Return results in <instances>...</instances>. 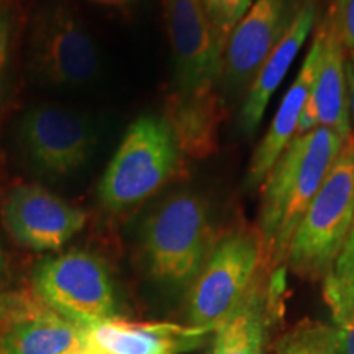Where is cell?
<instances>
[{
    "mask_svg": "<svg viewBox=\"0 0 354 354\" xmlns=\"http://www.w3.org/2000/svg\"><path fill=\"white\" fill-rule=\"evenodd\" d=\"M343 143L338 133L325 127L297 135L261 183L254 228L271 269L286 268L292 238Z\"/></svg>",
    "mask_w": 354,
    "mask_h": 354,
    "instance_id": "6da1fadb",
    "label": "cell"
},
{
    "mask_svg": "<svg viewBox=\"0 0 354 354\" xmlns=\"http://www.w3.org/2000/svg\"><path fill=\"white\" fill-rule=\"evenodd\" d=\"M221 233L205 197L180 190L146 216L140 254L146 276L166 294H187Z\"/></svg>",
    "mask_w": 354,
    "mask_h": 354,
    "instance_id": "7a4b0ae2",
    "label": "cell"
},
{
    "mask_svg": "<svg viewBox=\"0 0 354 354\" xmlns=\"http://www.w3.org/2000/svg\"><path fill=\"white\" fill-rule=\"evenodd\" d=\"M354 221V135L344 141L333 166L292 238L286 269L310 282L333 271Z\"/></svg>",
    "mask_w": 354,
    "mask_h": 354,
    "instance_id": "3957f363",
    "label": "cell"
},
{
    "mask_svg": "<svg viewBox=\"0 0 354 354\" xmlns=\"http://www.w3.org/2000/svg\"><path fill=\"white\" fill-rule=\"evenodd\" d=\"M179 146L162 117L143 115L128 127L97 189L112 214L130 210L159 192L180 166Z\"/></svg>",
    "mask_w": 354,
    "mask_h": 354,
    "instance_id": "277c9868",
    "label": "cell"
},
{
    "mask_svg": "<svg viewBox=\"0 0 354 354\" xmlns=\"http://www.w3.org/2000/svg\"><path fill=\"white\" fill-rule=\"evenodd\" d=\"M263 264V246L254 227H234L221 233L184 297L187 325L209 331L220 328L245 297Z\"/></svg>",
    "mask_w": 354,
    "mask_h": 354,
    "instance_id": "5b68a950",
    "label": "cell"
},
{
    "mask_svg": "<svg viewBox=\"0 0 354 354\" xmlns=\"http://www.w3.org/2000/svg\"><path fill=\"white\" fill-rule=\"evenodd\" d=\"M32 289L55 312L86 330L118 317L107 264L88 251L73 250L43 259L33 271Z\"/></svg>",
    "mask_w": 354,
    "mask_h": 354,
    "instance_id": "8992f818",
    "label": "cell"
},
{
    "mask_svg": "<svg viewBox=\"0 0 354 354\" xmlns=\"http://www.w3.org/2000/svg\"><path fill=\"white\" fill-rule=\"evenodd\" d=\"M28 66L39 82L77 88L97 77L100 57L94 38L76 13L63 3H48L32 20Z\"/></svg>",
    "mask_w": 354,
    "mask_h": 354,
    "instance_id": "52a82bcc",
    "label": "cell"
},
{
    "mask_svg": "<svg viewBox=\"0 0 354 354\" xmlns=\"http://www.w3.org/2000/svg\"><path fill=\"white\" fill-rule=\"evenodd\" d=\"M304 0H254L223 51L218 87L223 100H243L266 57L284 38Z\"/></svg>",
    "mask_w": 354,
    "mask_h": 354,
    "instance_id": "ba28073f",
    "label": "cell"
},
{
    "mask_svg": "<svg viewBox=\"0 0 354 354\" xmlns=\"http://www.w3.org/2000/svg\"><path fill=\"white\" fill-rule=\"evenodd\" d=\"M0 354H91L88 330L55 312L32 286L2 292Z\"/></svg>",
    "mask_w": 354,
    "mask_h": 354,
    "instance_id": "9c48e42d",
    "label": "cell"
},
{
    "mask_svg": "<svg viewBox=\"0 0 354 354\" xmlns=\"http://www.w3.org/2000/svg\"><path fill=\"white\" fill-rule=\"evenodd\" d=\"M20 143L26 159L41 174L68 177L82 169L94 154L97 135L76 110L43 104L21 118Z\"/></svg>",
    "mask_w": 354,
    "mask_h": 354,
    "instance_id": "30bf717a",
    "label": "cell"
},
{
    "mask_svg": "<svg viewBox=\"0 0 354 354\" xmlns=\"http://www.w3.org/2000/svg\"><path fill=\"white\" fill-rule=\"evenodd\" d=\"M165 13L177 94L216 91L225 46L198 0H166Z\"/></svg>",
    "mask_w": 354,
    "mask_h": 354,
    "instance_id": "8fae6325",
    "label": "cell"
},
{
    "mask_svg": "<svg viewBox=\"0 0 354 354\" xmlns=\"http://www.w3.org/2000/svg\"><path fill=\"white\" fill-rule=\"evenodd\" d=\"M3 227L20 246L57 251L81 233L87 214L38 184L13 187L2 207Z\"/></svg>",
    "mask_w": 354,
    "mask_h": 354,
    "instance_id": "7c38bea8",
    "label": "cell"
},
{
    "mask_svg": "<svg viewBox=\"0 0 354 354\" xmlns=\"http://www.w3.org/2000/svg\"><path fill=\"white\" fill-rule=\"evenodd\" d=\"M286 272L263 264L241 302L214 331L207 354H264L269 330L281 315Z\"/></svg>",
    "mask_w": 354,
    "mask_h": 354,
    "instance_id": "4fadbf2b",
    "label": "cell"
},
{
    "mask_svg": "<svg viewBox=\"0 0 354 354\" xmlns=\"http://www.w3.org/2000/svg\"><path fill=\"white\" fill-rule=\"evenodd\" d=\"M325 28L322 61L315 84L300 118L299 133H307L317 127H325L338 133L346 141L353 135L349 123L346 48L338 30L333 2L322 19Z\"/></svg>",
    "mask_w": 354,
    "mask_h": 354,
    "instance_id": "5bb4252c",
    "label": "cell"
},
{
    "mask_svg": "<svg viewBox=\"0 0 354 354\" xmlns=\"http://www.w3.org/2000/svg\"><path fill=\"white\" fill-rule=\"evenodd\" d=\"M214 331L169 322L115 317L88 330L91 354H185L209 346Z\"/></svg>",
    "mask_w": 354,
    "mask_h": 354,
    "instance_id": "9a60e30c",
    "label": "cell"
},
{
    "mask_svg": "<svg viewBox=\"0 0 354 354\" xmlns=\"http://www.w3.org/2000/svg\"><path fill=\"white\" fill-rule=\"evenodd\" d=\"M323 41H325V28L323 24H317L315 35L310 43L308 53L300 66L297 77L290 84L276 110V115L269 123L268 131L264 133L261 143L256 146L253 156L250 159L245 176V187L253 190L259 187L266 174L271 169L277 158L284 153V149L297 136L300 118L304 109L315 84L318 66L322 61Z\"/></svg>",
    "mask_w": 354,
    "mask_h": 354,
    "instance_id": "2e32d148",
    "label": "cell"
},
{
    "mask_svg": "<svg viewBox=\"0 0 354 354\" xmlns=\"http://www.w3.org/2000/svg\"><path fill=\"white\" fill-rule=\"evenodd\" d=\"M317 17L318 0H304L284 38L279 41L259 68L254 81L243 97L240 117H238V128L246 138H251L258 131L274 92L281 87L290 66L297 59L305 41L317 26Z\"/></svg>",
    "mask_w": 354,
    "mask_h": 354,
    "instance_id": "e0dca14e",
    "label": "cell"
},
{
    "mask_svg": "<svg viewBox=\"0 0 354 354\" xmlns=\"http://www.w3.org/2000/svg\"><path fill=\"white\" fill-rule=\"evenodd\" d=\"M223 107V97L216 91L190 95L176 92L171 97L162 118L169 125L180 153L202 159L215 151Z\"/></svg>",
    "mask_w": 354,
    "mask_h": 354,
    "instance_id": "ac0fdd59",
    "label": "cell"
},
{
    "mask_svg": "<svg viewBox=\"0 0 354 354\" xmlns=\"http://www.w3.org/2000/svg\"><path fill=\"white\" fill-rule=\"evenodd\" d=\"M276 354H339L336 325L304 320L279 339Z\"/></svg>",
    "mask_w": 354,
    "mask_h": 354,
    "instance_id": "d6986e66",
    "label": "cell"
},
{
    "mask_svg": "<svg viewBox=\"0 0 354 354\" xmlns=\"http://www.w3.org/2000/svg\"><path fill=\"white\" fill-rule=\"evenodd\" d=\"M323 295L328 307L354 302V221L333 271L323 281Z\"/></svg>",
    "mask_w": 354,
    "mask_h": 354,
    "instance_id": "ffe728a7",
    "label": "cell"
},
{
    "mask_svg": "<svg viewBox=\"0 0 354 354\" xmlns=\"http://www.w3.org/2000/svg\"><path fill=\"white\" fill-rule=\"evenodd\" d=\"M198 2L214 26L216 37L225 46L234 26L240 24L254 0H198Z\"/></svg>",
    "mask_w": 354,
    "mask_h": 354,
    "instance_id": "44dd1931",
    "label": "cell"
},
{
    "mask_svg": "<svg viewBox=\"0 0 354 354\" xmlns=\"http://www.w3.org/2000/svg\"><path fill=\"white\" fill-rule=\"evenodd\" d=\"M330 308L339 331V354H354V302L331 305Z\"/></svg>",
    "mask_w": 354,
    "mask_h": 354,
    "instance_id": "7402d4cb",
    "label": "cell"
},
{
    "mask_svg": "<svg viewBox=\"0 0 354 354\" xmlns=\"http://www.w3.org/2000/svg\"><path fill=\"white\" fill-rule=\"evenodd\" d=\"M333 7L344 48L354 53V0H333Z\"/></svg>",
    "mask_w": 354,
    "mask_h": 354,
    "instance_id": "603a6c76",
    "label": "cell"
},
{
    "mask_svg": "<svg viewBox=\"0 0 354 354\" xmlns=\"http://www.w3.org/2000/svg\"><path fill=\"white\" fill-rule=\"evenodd\" d=\"M13 30V15L7 7L0 6V94L7 76L8 56H10V39Z\"/></svg>",
    "mask_w": 354,
    "mask_h": 354,
    "instance_id": "cb8c5ba5",
    "label": "cell"
},
{
    "mask_svg": "<svg viewBox=\"0 0 354 354\" xmlns=\"http://www.w3.org/2000/svg\"><path fill=\"white\" fill-rule=\"evenodd\" d=\"M346 82H348V107H349V123L354 135V66L346 61Z\"/></svg>",
    "mask_w": 354,
    "mask_h": 354,
    "instance_id": "d4e9b609",
    "label": "cell"
},
{
    "mask_svg": "<svg viewBox=\"0 0 354 354\" xmlns=\"http://www.w3.org/2000/svg\"><path fill=\"white\" fill-rule=\"evenodd\" d=\"M91 2L99 3L102 7H110V8H128L135 6L138 0H91Z\"/></svg>",
    "mask_w": 354,
    "mask_h": 354,
    "instance_id": "484cf974",
    "label": "cell"
},
{
    "mask_svg": "<svg viewBox=\"0 0 354 354\" xmlns=\"http://www.w3.org/2000/svg\"><path fill=\"white\" fill-rule=\"evenodd\" d=\"M0 279H2V256H0ZM0 294H2V290H0Z\"/></svg>",
    "mask_w": 354,
    "mask_h": 354,
    "instance_id": "4316f807",
    "label": "cell"
},
{
    "mask_svg": "<svg viewBox=\"0 0 354 354\" xmlns=\"http://www.w3.org/2000/svg\"><path fill=\"white\" fill-rule=\"evenodd\" d=\"M351 55H353V56H351V59H349V63H351V64L354 66V53H351Z\"/></svg>",
    "mask_w": 354,
    "mask_h": 354,
    "instance_id": "83f0119b",
    "label": "cell"
}]
</instances>
